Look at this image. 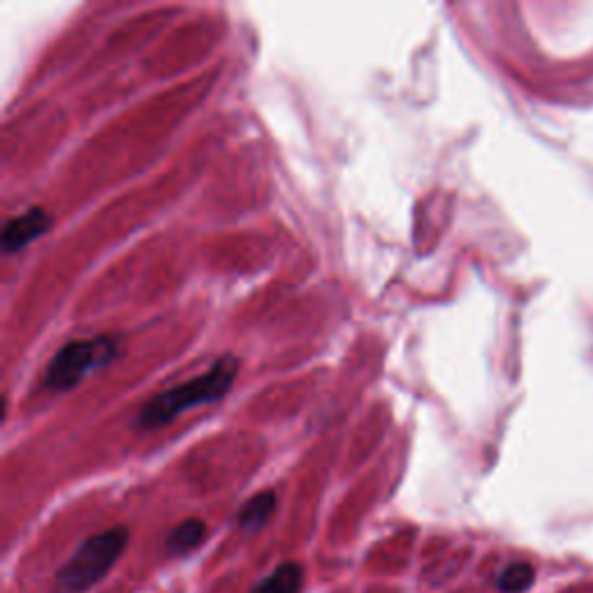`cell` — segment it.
I'll return each instance as SVG.
<instances>
[{
  "instance_id": "obj_1",
  "label": "cell",
  "mask_w": 593,
  "mask_h": 593,
  "mask_svg": "<svg viewBox=\"0 0 593 593\" xmlns=\"http://www.w3.org/2000/svg\"><path fill=\"white\" fill-rule=\"evenodd\" d=\"M239 367L241 365L235 355L218 357L204 373L181 382V386L169 388L158 396H153L142 408L138 425L146 431L161 429L190 408L216 404V401H221L229 392V388L235 386Z\"/></svg>"
},
{
  "instance_id": "obj_2",
  "label": "cell",
  "mask_w": 593,
  "mask_h": 593,
  "mask_svg": "<svg viewBox=\"0 0 593 593\" xmlns=\"http://www.w3.org/2000/svg\"><path fill=\"white\" fill-rule=\"evenodd\" d=\"M130 533L126 526H114L98 535H91L72 557L56 572V586L61 593H82L98 584L117 566L126 552Z\"/></svg>"
},
{
  "instance_id": "obj_3",
  "label": "cell",
  "mask_w": 593,
  "mask_h": 593,
  "mask_svg": "<svg viewBox=\"0 0 593 593\" xmlns=\"http://www.w3.org/2000/svg\"><path fill=\"white\" fill-rule=\"evenodd\" d=\"M114 355H117V341L111 336L70 341L49 359L43 388L51 392H68L95 369L107 367Z\"/></svg>"
},
{
  "instance_id": "obj_4",
  "label": "cell",
  "mask_w": 593,
  "mask_h": 593,
  "mask_svg": "<svg viewBox=\"0 0 593 593\" xmlns=\"http://www.w3.org/2000/svg\"><path fill=\"white\" fill-rule=\"evenodd\" d=\"M51 227V214L43 206H31L24 214L10 218L0 233V246H3L5 253H16L40 239L47 229Z\"/></svg>"
},
{
  "instance_id": "obj_5",
  "label": "cell",
  "mask_w": 593,
  "mask_h": 593,
  "mask_svg": "<svg viewBox=\"0 0 593 593\" xmlns=\"http://www.w3.org/2000/svg\"><path fill=\"white\" fill-rule=\"evenodd\" d=\"M276 494L272 489H266V491H260L256 496H251V499H248L239 514H237V524L241 531L246 533H258L260 529H264V524L272 520V514L276 510Z\"/></svg>"
},
{
  "instance_id": "obj_6",
  "label": "cell",
  "mask_w": 593,
  "mask_h": 593,
  "mask_svg": "<svg viewBox=\"0 0 593 593\" xmlns=\"http://www.w3.org/2000/svg\"><path fill=\"white\" fill-rule=\"evenodd\" d=\"M304 568L295 561H285L270 576L260 580L251 593H301Z\"/></svg>"
},
{
  "instance_id": "obj_7",
  "label": "cell",
  "mask_w": 593,
  "mask_h": 593,
  "mask_svg": "<svg viewBox=\"0 0 593 593\" xmlns=\"http://www.w3.org/2000/svg\"><path fill=\"white\" fill-rule=\"evenodd\" d=\"M204 535H206V524L202 520H198V518L183 520L167 535V552L179 557V554L195 549L204 541Z\"/></svg>"
},
{
  "instance_id": "obj_8",
  "label": "cell",
  "mask_w": 593,
  "mask_h": 593,
  "mask_svg": "<svg viewBox=\"0 0 593 593\" xmlns=\"http://www.w3.org/2000/svg\"><path fill=\"white\" fill-rule=\"evenodd\" d=\"M535 580V570L531 564H510L501 570L499 580H496V586H499L503 593H522L526 591Z\"/></svg>"
}]
</instances>
